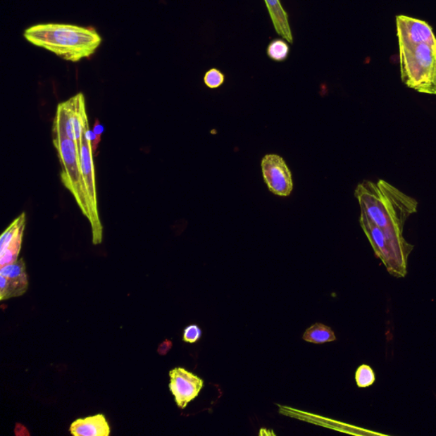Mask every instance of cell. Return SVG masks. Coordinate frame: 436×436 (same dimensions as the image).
Masks as SVG:
<instances>
[{
	"mask_svg": "<svg viewBox=\"0 0 436 436\" xmlns=\"http://www.w3.org/2000/svg\"><path fill=\"white\" fill-rule=\"evenodd\" d=\"M402 82L416 92L436 95V38L425 21L397 16Z\"/></svg>",
	"mask_w": 436,
	"mask_h": 436,
	"instance_id": "cell-1",
	"label": "cell"
},
{
	"mask_svg": "<svg viewBox=\"0 0 436 436\" xmlns=\"http://www.w3.org/2000/svg\"><path fill=\"white\" fill-rule=\"evenodd\" d=\"M354 197L361 213L387 234L403 235L407 219L417 213L418 201L385 180L359 183Z\"/></svg>",
	"mask_w": 436,
	"mask_h": 436,
	"instance_id": "cell-2",
	"label": "cell"
},
{
	"mask_svg": "<svg viewBox=\"0 0 436 436\" xmlns=\"http://www.w3.org/2000/svg\"><path fill=\"white\" fill-rule=\"evenodd\" d=\"M23 36L34 46L72 63L91 58L103 42L95 28L61 23L32 26L27 28Z\"/></svg>",
	"mask_w": 436,
	"mask_h": 436,
	"instance_id": "cell-3",
	"label": "cell"
},
{
	"mask_svg": "<svg viewBox=\"0 0 436 436\" xmlns=\"http://www.w3.org/2000/svg\"><path fill=\"white\" fill-rule=\"evenodd\" d=\"M360 224L375 255L385 265L387 271L397 278H404L407 274L409 255L413 250V244L407 242L404 236L386 234L361 213Z\"/></svg>",
	"mask_w": 436,
	"mask_h": 436,
	"instance_id": "cell-4",
	"label": "cell"
},
{
	"mask_svg": "<svg viewBox=\"0 0 436 436\" xmlns=\"http://www.w3.org/2000/svg\"><path fill=\"white\" fill-rule=\"evenodd\" d=\"M53 144L58 152L62 166V182L75 198L85 217L89 220V199L76 142L63 132H53Z\"/></svg>",
	"mask_w": 436,
	"mask_h": 436,
	"instance_id": "cell-5",
	"label": "cell"
},
{
	"mask_svg": "<svg viewBox=\"0 0 436 436\" xmlns=\"http://www.w3.org/2000/svg\"><path fill=\"white\" fill-rule=\"evenodd\" d=\"M81 169L85 180L89 199V218L92 233V243L99 244L103 242V224L99 217V205H97V194L96 185L95 166L93 161L92 141L84 136L82 149L80 154Z\"/></svg>",
	"mask_w": 436,
	"mask_h": 436,
	"instance_id": "cell-6",
	"label": "cell"
},
{
	"mask_svg": "<svg viewBox=\"0 0 436 436\" xmlns=\"http://www.w3.org/2000/svg\"><path fill=\"white\" fill-rule=\"evenodd\" d=\"M264 182L270 192L280 197H288L293 191V179L290 168L278 154H268L261 161Z\"/></svg>",
	"mask_w": 436,
	"mask_h": 436,
	"instance_id": "cell-7",
	"label": "cell"
},
{
	"mask_svg": "<svg viewBox=\"0 0 436 436\" xmlns=\"http://www.w3.org/2000/svg\"><path fill=\"white\" fill-rule=\"evenodd\" d=\"M204 386L203 379L182 368H176L170 372V392L179 409H185L194 400Z\"/></svg>",
	"mask_w": 436,
	"mask_h": 436,
	"instance_id": "cell-8",
	"label": "cell"
},
{
	"mask_svg": "<svg viewBox=\"0 0 436 436\" xmlns=\"http://www.w3.org/2000/svg\"><path fill=\"white\" fill-rule=\"evenodd\" d=\"M26 264L23 259L1 267L0 270V299L2 301L23 296L27 290Z\"/></svg>",
	"mask_w": 436,
	"mask_h": 436,
	"instance_id": "cell-9",
	"label": "cell"
},
{
	"mask_svg": "<svg viewBox=\"0 0 436 436\" xmlns=\"http://www.w3.org/2000/svg\"><path fill=\"white\" fill-rule=\"evenodd\" d=\"M110 432L104 414L77 419L70 426V433L75 436H108Z\"/></svg>",
	"mask_w": 436,
	"mask_h": 436,
	"instance_id": "cell-10",
	"label": "cell"
},
{
	"mask_svg": "<svg viewBox=\"0 0 436 436\" xmlns=\"http://www.w3.org/2000/svg\"><path fill=\"white\" fill-rule=\"evenodd\" d=\"M273 25L277 34L288 43H293V36L287 11H285L280 0H264Z\"/></svg>",
	"mask_w": 436,
	"mask_h": 436,
	"instance_id": "cell-11",
	"label": "cell"
},
{
	"mask_svg": "<svg viewBox=\"0 0 436 436\" xmlns=\"http://www.w3.org/2000/svg\"><path fill=\"white\" fill-rule=\"evenodd\" d=\"M303 340L309 343L320 344L337 340L335 333L324 324L316 323L305 331Z\"/></svg>",
	"mask_w": 436,
	"mask_h": 436,
	"instance_id": "cell-12",
	"label": "cell"
},
{
	"mask_svg": "<svg viewBox=\"0 0 436 436\" xmlns=\"http://www.w3.org/2000/svg\"><path fill=\"white\" fill-rule=\"evenodd\" d=\"M267 55L271 60L277 63L285 62L290 55V46L287 40L274 39L268 44Z\"/></svg>",
	"mask_w": 436,
	"mask_h": 436,
	"instance_id": "cell-13",
	"label": "cell"
},
{
	"mask_svg": "<svg viewBox=\"0 0 436 436\" xmlns=\"http://www.w3.org/2000/svg\"><path fill=\"white\" fill-rule=\"evenodd\" d=\"M356 382L359 388H368L376 382V374L370 366L361 365L356 370Z\"/></svg>",
	"mask_w": 436,
	"mask_h": 436,
	"instance_id": "cell-14",
	"label": "cell"
},
{
	"mask_svg": "<svg viewBox=\"0 0 436 436\" xmlns=\"http://www.w3.org/2000/svg\"><path fill=\"white\" fill-rule=\"evenodd\" d=\"M225 82V75L218 68H211L204 75V83L209 89H218Z\"/></svg>",
	"mask_w": 436,
	"mask_h": 436,
	"instance_id": "cell-15",
	"label": "cell"
},
{
	"mask_svg": "<svg viewBox=\"0 0 436 436\" xmlns=\"http://www.w3.org/2000/svg\"><path fill=\"white\" fill-rule=\"evenodd\" d=\"M202 336L201 329L197 325H190L183 331V341L186 343H197Z\"/></svg>",
	"mask_w": 436,
	"mask_h": 436,
	"instance_id": "cell-16",
	"label": "cell"
},
{
	"mask_svg": "<svg viewBox=\"0 0 436 436\" xmlns=\"http://www.w3.org/2000/svg\"><path fill=\"white\" fill-rule=\"evenodd\" d=\"M172 341L166 340L163 342V343L161 344L160 346H158L157 351L158 354H161V356H166V354L169 352V350L172 349Z\"/></svg>",
	"mask_w": 436,
	"mask_h": 436,
	"instance_id": "cell-17",
	"label": "cell"
},
{
	"mask_svg": "<svg viewBox=\"0 0 436 436\" xmlns=\"http://www.w3.org/2000/svg\"><path fill=\"white\" fill-rule=\"evenodd\" d=\"M15 435H21V436H30V432H28L26 428L24 427L23 425H21V423H18V425H15Z\"/></svg>",
	"mask_w": 436,
	"mask_h": 436,
	"instance_id": "cell-18",
	"label": "cell"
},
{
	"mask_svg": "<svg viewBox=\"0 0 436 436\" xmlns=\"http://www.w3.org/2000/svg\"><path fill=\"white\" fill-rule=\"evenodd\" d=\"M104 132V126L100 124L99 120H96L95 122V125H94L93 132L96 133V135L101 136Z\"/></svg>",
	"mask_w": 436,
	"mask_h": 436,
	"instance_id": "cell-19",
	"label": "cell"
}]
</instances>
